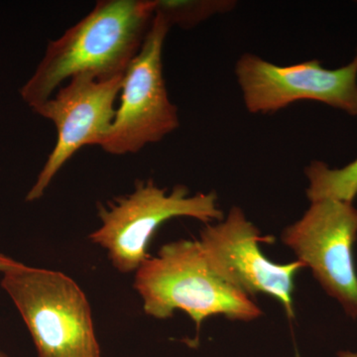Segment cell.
Returning <instances> with one entry per match:
<instances>
[{
  "mask_svg": "<svg viewBox=\"0 0 357 357\" xmlns=\"http://www.w3.org/2000/svg\"><path fill=\"white\" fill-rule=\"evenodd\" d=\"M310 202L333 199L352 203L357 196V159L342 169H331L321 161L312 162L305 169Z\"/></svg>",
  "mask_w": 357,
  "mask_h": 357,
  "instance_id": "10",
  "label": "cell"
},
{
  "mask_svg": "<svg viewBox=\"0 0 357 357\" xmlns=\"http://www.w3.org/2000/svg\"><path fill=\"white\" fill-rule=\"evenodd\" d=\"M0 285L24 321L38 357H100L88 298L69 276L22 263L4 272Z\"/></svg>",
  "mask_w": 357,
  "mask_h": 357,
  "instance_id": "3",
  "label": "cell"
},
{
  "mask_svg": "<svg viewBox=\"0 0 357 357\" xmlns=\"http://www.w3.org/2000/svg\"><path fill=\"white\" fill-rule=\"evenodd\" d=\"M340 357H357V354H354V352H340Z\"/></svg>",
  "mask_w": 357,
  "mask_h": 357,
  "instance_id": "13",
  "label": "cell"
},
{
  "mask_svg": "<svg viewBox=\"0 0 357 357\" xmlns=\"http://www.w3.org/2000/svg\"><path fill=\"white\" fill-rule=\"evenodd\" d=\"M0 357H8L6 352L2 351L1 349H0Z\"/></svg>",
  "mask_w": 357,
  "mask_h": 357,
  "instance_id": "14",
  "label": "cell"
},
{
  "mask_svg": "<svg viewBox=\"0 0 357 357\" xmlns=\"http://www.w3.org/2000/svg\"><path fill=\"white\" fill-rule=\"evenodd\" d=\"M169 29L161 14L155 13L146 39L124 75L121 103L100 145L107 153H137L178 128V109L163 76L162 55Z\"/></svg>",
  "mask_w": 357,
  "mask_h": 357,
  "instance_id": "5",
  "label": "cell"
},
{
  "mask_svg": "<svg viewBox=\"0 0 357 357\" xmlns=\"http://www.w3.org/2000/svg\"><path fill=\"white\" fill-rule=\"evenodd\" d=\"M22 264L21 262L16 261L13 258L8 257V256L2 255L0 252V272L4 273V272L8 271V270L13 269L20 266Z\"/></svg>",
  "mask_w": 357,
  "mask_h": 357,
  "instance_id": "12",
  "label": "cell"
},
{
  "mask_svg": "<svg viewBox=\"0 0 357 357\" xmlns=\"http://www.w3.org/2000/svg\"><path fill=\"white\" fill-rule=\"evenodd\" d=\"M156 13V0H102L76 25L50 42L20 95L33 110L75 77L123 76Z\"/></svg>",
  "mask_w": 357,
  "mask_h": 357,
  "instance_id": "1",
  "label": "cell"
},
{
  "mask_svg": "<svg viewBox=\"0 0 357 357\" xmlns=\"http://www.w3.org/2000/svg\"><path fill=\"white\" fill-rule=\"evenodd\" d=\"M180 217L206 225L225 218L213 192L190 196L185 185H176L172 192H167L152 180L139 181L131 194L100 206V227L89 238L107 250L117 271L132 273L149 257L148 245L160 225Z\"/></svg>",
  "mask_w": 357,
  "mask_h": 357,
  "instance_id": "4",
  "label": "cell"
},
{
  "mask_svg": "<svg viewBox=\"0 0 357 357\" xmlns=\"http://www.w3.org/2000/svg\"><path fill=\"white\" fill-rule=\"evenodd\" d=\"M237 82L251 114H272L302 100H312L357 115V52L344 67L328 70L319 60L278 66L245 53L237 61Z\"/></svg>",
  "mask_w": 357,
  "mask_h": 357,
  "instance_id": "7",
  "label": "cell"
},
{
  "mask_svg": "<svg viewBox=\"0 0 357 357\" xmlns=\"http://www.w3.org/2000/svg\"><path fill=\"white\" fill-rule=\"evenodd\" d=\"M272 241L271 236L260 234L241 208L234 206L222 222L206 225L199 243L211 268L223 280L249 298L257 294L271 296L292 319L296 275L305 265L299 260L289 264L270 261L259 243Z\"/></svg>",
  "mask_w": 357,
  "mask_h": 357,
  "instance_id": "8",
  "label": "cell"
},
{
  "mask_svg": "<svg viewBox=\"0 0 357 357\" xmlns=\"http://www.w3.org/2000/svg\"><path fill=\"white\" fill-rule=\"evenodd\" d=\"M236 6L232 0H156V13L170 28H192L217 14L229 13Z\"/></svg>",
  "mask_w": 357,
  "mask_h": 357,
  "instance_id": "11",
  "label": "cell"
},
{
  "mask_svg": "<svg viewBox=\"0 0 357 357\" xmlns=\"http://www.w3.org/2000/svg\"><path fill=\"white\" fill-rule=\"evenodd\" d=\"M357 238V208L333 199L311 202L298 222L282 234V241L309 267L328 295L345 312L357 318V275L354 244Z\"/></svg>",
  "mask_w": 357,
  "mask_h": 357,
  "instance_id": "6",
  "label": "cell"
},
{
  "mask_svg": "<svg viewBox=\"0 0 357 357\" xmlns=\"http://www.w3.org/2000/svg\"><path fill=\"white\" fill-rule=\"evenodd\" d=\"M123 79L124 75L105 79L73 77L34 109L53 122L57 142L26 201L41 199L59 171L82 148L102 144L114 122L115 100L121 93Z\"/></svg>",
  "mask_w": 357,
  "mask_h": 357,
  "instance_id": "9",
  "label": "cell"
},
{
  "mask_svg": "<svg viewBox=\"0 0 357 357\" xmlns=\"http://www.w3.org/2000/svg\"><path fill=\"white\" fill-rule=\"evenodd\" d=\"M133 287L143 311L155 319L171 318L181 310L199 328L213 316L243 321L262 316L248 296L215 273L199 241L182 239L162 246L156 257L149 256L138 268Z\"/></svg>",
  "mask_w": 357,
  "mask_h": 357,
  "instance_id": "2",
  "label": "cell"
}]
</instances>
